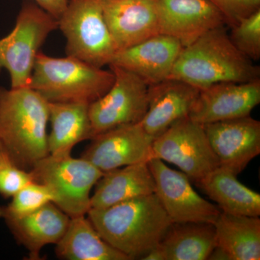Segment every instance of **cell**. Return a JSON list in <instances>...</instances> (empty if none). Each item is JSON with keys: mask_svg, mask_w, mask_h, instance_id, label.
<instances>
[{"mask_svg": "<svg viewBox=\"0 0 260 260\" xmlns=\"http://www.w3.org/2000/svg\"><path fill=\"white\" fill-rule=\"evenodd\" d=\"M55 197L50 188L37 181L24 186L7 205L0 207V218L5 221L21 218L32 213L49 203H54Z\"/></svg>", "mask_w": 260, "mask_h": 260, "instance_id": "cell-25", "label": "cell"}, {"mask_svg": "<svg viewBox=\"0 0 260 260\" xmlns=\"http://www.w3.org/2000/svg\"><path fill=\"white\" fill-rule=\"evenodd\" d=\"M49 102L34 89L0 88V145L12 162L30 171L49 155Z\"/></svg>", "mask_w": 260, "mask_h": 260, "instance_id": "cell-2", "label": "cell"}, {"mask_svg": "<svg viewBox=\"0 0 260 260\" xmlns=\"http://www.w3.org/2000/svg\"><path fill=\"white\" fill-rule=\"evenodd\" d=\"M217 246L231 260L260 259V219L221 211L213 223Z\"/></svg>", "mask_w": 260, "mask_h": 260, "instance_id": "cell-24", "label": "cell"}, {"mask_svg": "<svg viewBox=\"0 0 260 260\" xmlns=\"http://www.w3.org/2000/svg\"><path fill=\"white\" fill-rule=\"evenodd\" d=\"M32 181L34 180L30 171L15 165L8 155L0 160V195L3 198H12Z\"/></svg>", "mask_w": 260, "mask_h": 260, "instance_id": "cell-27", "label": "cell"}, {"mask_svg": "<svg viewBox=\"0 0 260 260\" xmlns=\"http://www.w3.org/2000/svg\"><path fill=\"white\" fill-rule=\"evenodd\" d=\"M260 103V79L224 82L200 90L189 118L200 124L250 116Z\"/></svg>", "mask_w": 260, "mask_h": 260, "instance_id": "cell-13", "label": "cell"}, {"mask_svg": "<svg viewBox=\"0 0 260 260\" xmlns=\"http://www.w3.org/2000/svg\"><path fill=\"white\" fill-rule=\"evenodd\" d=\"M219 165L240 174L260 153V122L250 116L204 124Z\"/></svg>", "mask_w": 260, "mask_h": 260, "instance_id": "cell-12", "label": "cell"}, {"mask_svg": "<svg viewBox=\"0 0 260 260\" xmlns=\"http://www.w3.org/2000/svg\"><path fill=\"white\" fill-rule=\"evenodd\" d=\"M5 155H7V154L5 153L3 149L2 148L1 145H0V160L3 159V157H4Z\"/></svg>", "mask_w": 260, "mask_h": 260, "instance_id": "cell-31", "label": "cell"}, {"mask_svg": "<svg viewBox=\"0 0 260 260\" xmlns=\"http://www.w3.org/2000/svg\"><path fill=\"white\" fill-rule=\"evenodd\" d=\"M182 49L177 39L158 34L117 51L110 64L133 73L150 86L169 79Z\"/></svg>", "mask_w": 260, "mask_h": 260, "instance_id": "cell-16", "label": "cell"}, {"mask_svg": "<svg viewBox=\"0 0 260 260\" xmlns=\"http://www.w3.org/2000/svg\"><path fill=\"white\" fill-rule=\"evenodd\" d=\"M148 164L155 194L173 223H215L221 210L194 191L184 172L170 169L158 158L150 159Z\"/></svg>", "mask_w": 260, "mask_h": 260, "instance_id": "cell-10", "label": "cell"}, {"mask_svg": "<svg viewBox=\"0 0 260 260\" xmlns=\"http://www.w3.org/2000/svg\"><path fill=\"white\" fill-rule=\"evenodd\" d=\"M57 28L58 20L35 2H24L15 28L0 39V70H8L11 88L29 87L41 47Z\"/></svg>", "mask_w": 260, "mask_h": 260, "instance_id": "cell-5", "label": "cell"}, {"mask_svg": "<svg viewBox=\"0 0 260 260\" xmlns=\"http://www.w3.org/2000/svg\"><path fill=\"white\" fill-rule=\"evenodd\" d=\"M34 181L50 188L54 203L70 218L87 215L90 209V191L104 173L88 160L72 155H47L30 170Z\"/></svg>", "mask_w": 260, "mask_h": 260, "instance_id": "cell-7", "label": "cell"}, {"mask_svg": "<svg viewBox=\"0 0 260 260\" xmlns=\"http://www.w3.org/2000/svg\"><path fill=\"white\" fill-rule=\"evenodd\" d=\"M49 111L51 131L48 134L47 146L49 155L69 156L75 145L93 138L89 104L49 102Z\"/></svg>", "mask_w": 260, "mask_h": 260, "instance_id": "cell-20", "label": "cell"}, {"mask_svg": "<svg viewBox=\"0 0 260 260\" xmlns=\"http://www.w3.org/2000/svg\"><path fill=\"white\" fill-rule=\"evenodd\" d=\"M259 67L238 50L222 26L183 47L169 79L181 80L202 90L224 82L252 81L259 79Z\"/></svg>", "mask_w": 260, "mask_h": 260, "instance_id": "cell-3", "label": "cell"}, {"mask_svg": "<svg viewBox=\"0 0 260 260\" xmlns=\"http://www.w3.org/2000/svg\"><path fill=\"white\" fill-rule=\"evenodd\" d=\"M230 37L236 48L250 60L260 59V9L243 18L234 26Z\"/></svg>", "mask_w": 260, "mask_h": 260, "instance_id": "cell-26", "label": "cell"}, {"mask_svg": "<svg viewBox=\"0 0 260 260\" xmlns=\"http://www.w3.org/2000/svg\"><path fill=\"white\" fill-rule=\"evenodd\" d=\"M220 10L225 24L232 27L260 9V0H210Z\"/></svg>", "mask_w": 260, "mask_h": 260, "instance_id": "cell-28", "label": "cell"}, {"mask_svg": "<svg viewBox=\"0 0 260 260\" xmlns=\"http://www.w3.org/2000/svg\"><path fill=\"white\" fill-rule=\"evenodd\" d=\"M208 259H229L231 260L229 256L228 255L226 252L221 248L216 246V247L213 249V251L210 253L209 257Z\"/></svg>", "mask_w": 260, "mask_h": 260, "instance_id": "cell-30", "label": "cell"}, {"mask_svg": "<svg viewBox=\"0 0 260 260\" xmlns=\"http://www.w3.org/2000/svg\"><path fill=\"white\" fill-rule=\"evenodd\" d=\"M118 51L159 34L158 0H101Z\"/></svg>", "mask_w": 260, "mask_h": 260, "instance_id": "cell-15", "label": "cell"}, {"mask_svg": "<svg viewBox=\"0 0 260 260\" xmlns=\"http://www.w3.org/2000/svg\"><path fill=\"white\" fill-rule=\"evenodd\" d=\"M109 66L114 75L112 87L89 104L93 138L117 126L140 123L148 110V85L127 70Z\"/></svg>", "mask_w": 260, "mask_h": 260, "instance_id": "cell-9", "label": "cell"}, {"mask_svg": "<svg viewBox=\"0 0 260 260\" xmlns=\"http://www.w3.org/2000/svg\"><path fill=\"white\" fill-rule=\"evenodd\" d=\"M58 257L68 260H129L99 235L85 215L70 218L64 236L56 244Z\"/></svg>", "mask_w": 260, "mask_h": 260, "instance_id": "cell-23", "label": "cell"}, {"mask_svg": "<svg viewBox=\"0 0 260 260\" xmlns=\"http://www.w3.org/2000/svg\"><path fill=\"white\" fill-rule=\"evenodd\" d=\"M152 158L174 164L197 184L220 166L204 126L189 117L154 139Z\"/></svg>", "mask_w": 260, "mask_h": 260, "instance_id": "cell-8", "label": "cell"}, {"mask_svg": "<svg viewBox=\"0 0 260 260\" xmlns=\"http://www.w3.org/2000/svg\"><path fill=\"white\" fill-rule=\"evenodd\" d=\"M112 70H104L76 58H56L39 52L29 88L48 102L90 104L110 89Z\"/></svg>", "mask_w": 260, "mask_h": 260, "instance_id": "cell-4", "label": "cell"}, {"mask_svg": "<svg viewBox=\"0 0 260 260\" xmlns=\"http://www.w3.org/2000/svg\"><path fill=\"white\" fill-rule=\"evenodd\" d=\"M87 215L102 239L129 259L158 246L173 223L155 193L91 208Z\"/></svg>", "mask_w": 260, "mask_h": 260, "instance_id": "cell-1", "label": "cell"}, {"mask_svg": "<svg viewBox=\"0 0 260 260\" xmlns=\"http://www.w3.org/2000/svg\"><path fill=\"white\" fill-rule=\"evenodd\" d=\"M90 197V209H102L138 197L153 194L155 184L148 162L104 173Z\"/></svg>", "mask_w": 260, "mask_h": 260, "instance_id": "cell-19", "label": "cell"}, {"mask_svg": "<svg viewBox=\"0 0 260 260\" xmlns=\"http://www.w3.org/2000/svg\"><path fill=\"white\" fill-rule=\"evenodd\" d=\"M215 225L173 223L157 246L164 260H205L216 247Z\"/></svg>", "mask_w": 260, "mask_h": 260, "instance_id": "cell-22", "label": "cell"}, {"mask_svg": "<svg viewBox=\"0 0 260 260\" xmlns=\"http://www.w3.org/2000/svg\"><path fill=\"white\" fill-rule=\"evenodd\" d=\"M159 34L187 47L205 32L225 25L220 10L210 0H158Z\"/></svg>", "mask_w": 260, "mask_h": 260, "instance_id": "cell-14", "label": "cell"}, {"mask_svg": "<svg viewBox=\"0 0 260 260\" xmlns=\"http://www.w3.org/2000/svg\"><path fill=\"white\" fill-rule=\"evenodd\" d=\"M40 8L58 20L64 13L69 0H34Z\"/></svg>", "mask_w": 260, "mask_h": 260, "instance_id": "cell-29", "label": "cell"}, {"mask_svg": "<svg viewBox=\"0 0 260 260\" xmlns=\"http://www.w3.org/2000/svg\"><path fill=\"white\" fill-rule=\"evenodd\" d=\"M90 140L81 158L104 173L152 158L154 138L140 123L113 128Z\"/></svg>", "mask_w": 260, "mask_h": 260, "instance_id": "cell-11", "label": "cell"}, {"mask_svg": "<svg viewBox=\"0 0 260 260\" xmlns=\"http://www.w3.org/2000/svg\"><path fill=\"white\" fill-rule=\"evenodd\" d=\"M70 217L54 203L32 213L5 221L15 239L28 251L30 259H39L44 246L56 244L64 236Z\"/></svg>", "mask_w": 260, "mask_h": 260, "instance_id": "cell-18", "label": "cell"}, {"mask_svg": "<svg viewBox=\"0 0 260 260\" xmlns=\"http://www.w3.org/2000/svg\"><path fill=\"white\" fill-rule=\"evenodd\" d=\"M220 210L234 215H260V194L238 181L232 171L219 166L198 183Z\"/></svg>", "mask_w": 260, "mask_h": 260, "instance_id": "cell-21", "label": "cell"}, {"mask_svg": "<svg viewBox=\"0 0 260 260\" xmlns=\"http://www.w3.org/2000/svg\"><path fill=\"white\" fill-rule=\"evenodd\" d=\"M58 28L66 39L67 56L103 68L117 53L101 0H69L58 19Z\"/></svg>", "mask_w": 260, "mask_h": 260, "instance_id": "cell-6", "label": "cell"}, {"mask_svg": "<svg viewBox=\"0 0 260 260\" xmlns=\"http://www.w3.org/2000/svg\"><path fill=\"white\" fill-rule=\"evenodd\" d=\"M200 90L185 82L167 79L148 86V107L140 121L154 139L189 116Z\"/></svg>", "mask_w": 260, "mask_h": 260, "instance_id": "cell-17", "label": "cell"}]
</instances>
